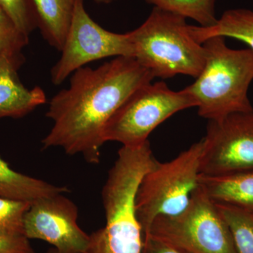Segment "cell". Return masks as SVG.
Listing matches in <instances>:
<instances>
[{"label": "cell", "instance_id": "obj_17", "mask_svg": "<svg viewBox=\"0 0 253 253\" xmlns=\"http://www.w3.org/2000/svg\"><path fill=\"white\" fill-rule=\"evenodd\" d=\"M216 205L230 229L238 253H253V212Z\"/></svg>", "mask_w": 253, "mask_h": 253}, {"label": "cell", "instance_id": "obj_20", "mask_svg": "<svg viewBox=\"0 0 253 253\" xmlns=\"http://www.w3.org/2000/svg\"><path fill=\"white\" fill-rule=\"evenodd\" d=\"M0 253H35L34 250L24 236L0 234Z\"/></svg>", "mask_w": 253, "mask_h": 253}, {"label": "cell", "instance_id": "obj_4", "mask_svg": "<svg viewBox=\"0 0 253 253\" xmlns=\"http://www.w3.org/2000/svg\"><path fill=\"white\" fill-rule=\"evenodd\" d=\"M204 139L191 145L172 161L158 162L141 179L136 194V217L143 236L155 219L182 212L199 188Z\"/></svg>", "mask_w": 253, "mask_h": 253}, {"label": "cell", "instance_id": "obj_11", "mask_svg": "<svg viewBox=\"0 0 253 253\" xmlns=\"http://www.w3.org/2000/svg\"><path fill=\"white\" fill-rule=\"evenodd\" d=\"M199 186L215 204L253 212V172L221 176L200 174Z\"/></svg>", "mask_w": 253, "mask_h": 253}, {"label": "cell", "instance_id": "obj_15", "mask_svg": "<svg viewBox=\"0 0 253 253\" xmlns=\"http://www.w3.org/2000/svg\"><path fill=\"white\" fill-rule=\"evenodd\" d=\"M154 7L191 18L200 26L210 27L217 23V0H146Z\"/></svg>", "mask_w": 253, "mask_h": 253}, {"label": "cell", "instance_id": "obj_13", "mask_svg": "<svg viewBox=\"0 0 253 253\" xmlns=\"http://www.w3.org/2000/svg\"><path fill=\"white\" fill-rule=\"evenodd\" d=\"M38 18V28L50 46L61 51L71 20L76 0H33Z\"/></svg>", "mask_w": 253, "mask_h": 253}, {"label": "cell", "instance_id": "obj_2", "mask_svg": "<svg viewBox=\"0 0 253 253\" xmlns=\"http://www.w3.org/2000/svg\"><path fill=\"white\" fill-rule=\"evenodd\" d=\"M225 39L213 37L203 43L204 68L194 83L186 87L196 100L199 116L208 121L253 111L249 97L253 81V51L231 49Z\"/></svg>", "mask_w": 253, "mask_h": 253}, {"label": "cell", "instance_id": "obj_16", "mask_svg": "<svg viewBox=\"0 0 253 253\" xmlns=\"http://www.w3.org/2000/svg\"><path fill=\"white\" fill-rule=\"evenodd\" d=\"M29 43V37L16 27L14 21L0 6V59H4L16 70L25 63L23 49Z\"/></svg>", "mask_w": 253, "mask_h": 253}, {"label": "cell", "instance_id": "obj_8", "mask_svg": "<svg viewBox=\"0 0 253 253\" xmlns=\"http://www.w3.org/2000/svg\"><path fill=\"white\" fill-rule=\"evenodd\" d=\"M201 174L234 175L253 172V111L209 121L203 138Z\"/></svg>", "mask_w": 253, "mask_h": 253}, {"label": "cell", "instance_id": "obj_9", "mask_svg": "<svg viewBox=\"0 0 253 253\" xmlns=\"http://www.w3.org/2000/svg\"><path fill=\"white\" fill-rule=\"evenodd\" d=\"M63 194L31 204L23 219V235L45 241L60 253H86L90 235L78 224L77 206Z\"/></svg>", "mask_w": 253, "mask_h": 253}, {"label": "cell", "instance_id": "obj_14", "mask_svg": "<svg viewBox=\"0 0 253 253\" xmlns=\"http://www.w3.org/2000/svg\"><path fill=\"white\" fill-rule=\"evenodd\" d=\"M190 31L194 39L201 44L209 38L220 36L243 42L253 51V11L246 9L227 10L214 26H191Z\"/></svg>", "mask_w": 253, "mask_h": 253}, {"label": "cell", "instance_id": "obj_7", "mask_svg": "<svg viewBox=\"0 0 253 253\" xmlns=\"http://www.w3.org/2000/svg\"><path fill=\"white\" fill-rule=\"evenodd\" d=\"M59 61L51 70V80L59 85L75 71L106 58H133L129 33L107 31L86 12L84 0H76L73 18Z\"/></svg>", "mask_w": 253, "mask_h": 253}, {"label": "cell", "instance_id": "obj_5", "mask_svg": "<svg viewBox=\"0 0 253 253\" xmlns=\"http://www.w3.org/2000/svg\"><path fill=\"white\" fill-rule=\"evenodd\" d=\"M147 235L189 253H238L227 223L200 186L182 212L156 218Z\"/></svg>", "mask_w": 253, "mask_h": 253}, {"label": "cell", "instance_id": "obj_23", "mask_svg": "<svg viewBox=\"0 0 253 253\" xmlns=\"http://www.w3.org/2000/svg\"><path fill=\"white\" fill-rule=\"evenodd\" d=\"M60 253L59 251H57L56 249H54V248H53V249H49V251H47V253Z\"/></svg>", "mask_w": 253, "mask_h": 253}, {"label": "cell", "instance_id": "obj_10", "mask_svg": "<svg viewBox=\"0 0 253 253\" xmlns=\"http://www.w3.org/2000/svg\"><path fill=\"white\" fill-rule=\"evenodd\" d=\"M17 71L7 60L0 59V119L22 118L47 100L41 86L25 87Z\"/></svg>", "mask_w": 253, "mask_h": 253}, {"label": "cell", "instance_id": "obj_18", "mask_svg": "<svg viewBox=\"0 0 253 253\" xmlns=\"http://www.w3.org/2000/svg\"><path fill=\"white\" fill-rule=\"evenodd\" d=\"M31 205L0 196V234L24 236L23 219Z\"/></svg>", "mask_w": 253, "mask_h": 253}, {"label": "cell", "instance_id": "obj_1", "mask_svg": "<svg viewBox=\"0 0 253 253\" xmlns=\"http://www.w3.org/2000/svg\"><path fill=\"white\" fill-rule=\"evenodd\" d=\"M154 79L134 58L125 56L75 71L69 86L50 101L46 116L53 126L42 140L43 148H61L97 164L106 124L133 93Z\"/></svg>", "mask_w": 253, "mask_h": 253}, {"label": "cell", "instance_id": "obj_3", "mask_svg": "<svg viewBox=\"0 0 253 253\" xmlns=\"http://www.w3.org/2000/svg\"><path fill=\"white\" fill-rule=\"evenodd\" d=\"M180 15L154 7L139 28L129 32L133 58L155 78L184 75L196 78L206 62V50L194 39Z\"/></svg>", "mask_w": 253, "mask_h": 253}, {"label": "cell", "instance_id": "obj_21", "mask_svg": "<svg viewBox=\"0 0 253 253\" xmlns=\"http://www.w3.org/2000/svg\"><path fill=\"white\" fill-rule=\"evenodd\" d=\"M141 253H189L184 250L154 237L147 235L143 237Z\"/></svg>", "mask_w": 253, "mask_h": 253}, {"label": "cell", "instance_id": "obj_6", "mask_svg": "<svg viewBox=\"0 0 253 253\" xmlns=\"http://www.w3.org/2000/svg\"><path fill=\"white\" fill-rule=\"evenodd\" d=\"M196 100L186 88L174 91L164 82L141 86L126 100L105 126L103 139L126 147L144 144L158 126L175 113L196 107Z\"/></svg>", "mask_w": 253, "mask_h": 253}, {"label": "cell", "instance_id": "obj_12", "mask_svg": "<svg viewBox=\"0 0 253 253\" xmlns=\"http://www.w3.org/2000/svg\"><path fill=\"white\" fill-rule=\"evenodd\" d=\"M68 191L66 186L54 185L16 172L0 156V196L33 204L38 200Z\"/></svg>", "mask_w": 253, "mask_h": 253}, {"label": "cell", "instance_id": "obj_22", "mask_svg": "<svg viewBox=\"0 0 253 253\" xmlns=\"http://www.w3.org/2000/svg\"><path fill=\"white\" fill-rule=\"evenodd\" d=\"M93 1L97 3V4H109L116 1V0H93Z\"/></svg>", "mask_w": 253, "mask_h": 253}, {"label": "cell", "instance_id": "obj_19", "mask_svg": "<svg viewBox=\"0 0 253 253\" xmlns=\"http://www.w3.org/2000/svg\"><path fill=\"white\" fill-rule=\"evenodd\" d=\"M0 6L26 36L29 37L38 28L33 0H0Z\"/></svg>", "mask_w": 253, "mask_h": 253}]
</instances>
